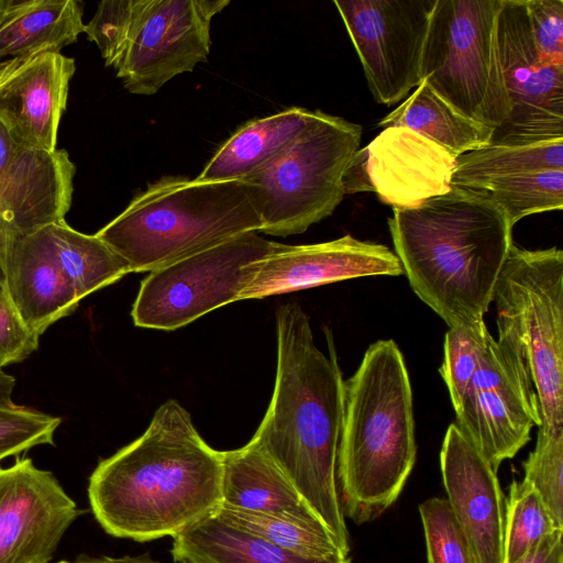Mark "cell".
Wrapping results in <instances>:
<instances>
[{"mask_svg":"<svg viewBox=\"0 0 563 563\" xmlns=\"http://www.w3.org/2000/svg\"><path fill=\"white\" fill-rule=\"evenodd\" d=\"M222 454L176 400L155 411L147 429L89 477L95 518L108 533L139 542L176 537L219 511Z\"/></svg>","mask_w":563,"mask_h":563,"instance_id":"obj_1","label":"cell"},{"mask_svg":"<svg viewBox=\"0 0 563 563\" xmlns=\"http://www.w3.org/2000/svg\"><path fill=\"white\" fill-rule=\"evenodd\" d=\"M277 366L273 396L251 445L288 477L350 554L336 481L344 380L332 338L329 354L316 344L310 319L296 302L276 312Z\"/></svg>","mask_w":563,"mask_h":563,"instance_id":"obj_2","label":"cell"},{"mask_svg":"<svg viewBox=\"0 0 563 563\" xmlns=\"http://www.w3.org/2000/svg\"><path fill=\"white\" fill-rule=\"evenodd\" d=\"M388 227L415 294L448 324L479 340L484 316L514 244L505 213L482 190L451 187L412 208H393Z\"/></svg>","mask_w":563,"mask_h":563,"instance_id":"obj_3","label":"cell"},{"mask_svg":"<svg viewBox=\"0 0 563 563\" xmlns=\"http://www.w3.org/2000/svg\"><path fill=\"white\" fill-rule=\"evenodd\" d=\"M412 390L394 340L366 350L344 382L336 481L344 516L362 525L400 495L416 462Z\"/></svg>","mask_w":563,"mask_h":563,"instance_id":"obj_4","label":"cell"},{"mask_svg":"<svg viewBox=\"0 0 563 563\" xmlns=\"http://www.w3.org/2000/svg\"><path fill=\"white\" fill-rule=\"evenodd\" d=\"M261 229L252 185L167 176L137 194L96 235L124 260L131 273H151Z\"/></svg>","mask_w":563,"mask_h":563,"instance_id":"obj_5","label":"cell"},{"mask_svg":"<svg viewBox=\"0 0 563 563\" xmlns=\"http://www.w3.org/2000/svg\"><path fill=\"white\" fill-rule=\"evenodd\" d=\"M229 0H103L84 33L134 95L156 93L210 52L211 20Z\"/></svg>","mask_w":563,"mask_h":563,"instance_id":"obj_6","label":"cell"},{"mask_svg":"<svg viewBox=\"0 0 563 563\" xmlns=\"http://www.w3.org/2000/svg\"><path fill=\"white\" fill-rule=\"evenodd\" d=\"M493 301L498 336L528 363L541 415L538 428H563V251L512 244Z\"/></svg>","mask_w":563,"mask_h":563,"instance_id":"obj_7","label":"cell"},{"mask_svg":"<svg viewBox=\"0 0 563 563\" xmlns=\"http://www.w3.org/2000/svg\"><path fill=\"white\" fill-rule=\"evenodd\" d=\"M361 137V125L317 110L297 139L243 178L256 189L260 232L299 234L332 214L345 195L343 176Z\"/></svg>","mask_w":563,"mask_h":563,"instance_id":"obj_8","label":"cell"},{"mask_svg":"<svg viewBox=\"0 0 563 563\" xmlns=\"http://www.w3.org/2000/svg\"><path fill=\"white\" fill-rule=\"evenodd\" d=\"M501 0H437L422 80L463 115L499 129L509 115L497 43Z\"/></svg>","mask_w":563,"mask_h":563,"instance_id":"obj_9","label":"cell"},{"mask_svg":"<svg viewBox=\"0 0 563 563\" xmlns=\"http://www.w3.org/2000/svg\"><path fill=\"white\" fill-rule=\"evenodd\" d=\"M276 244L249 232L151 272L132 307L134 324L172 331L241 300Z\"/></svg>","mask_w":563,"mask_h":563,"instance_id":"obj_10","label":"cell"},{"mask_svg":"<svg viewBox=\"0 0 563 563\" xmlns=\"http://www.w3.org/2000/svg\"><path fill=\"white\" fill-rule=\"evenodd\" d=\"M455 417L496 472L530 441L541 415L528 363L515 344L488 335Z\"/></svg>","mask_w":563,"mask_h":563,"instance_id":"obj_11","label":"cell"},{"mask_svg":"<svg viewBox=\"0 0 563 563\" xmlns=\"http://www.w3.org/2000/svg\"><path fill=\"white\" fill-rule=\"evenodd\" d=\"M497 43L509 115L494 131L490 144L563 140V65L550 62L538 48L525 0H501Z\"/></svg>","mask_w":563,"mask_h":563,"instance_id":"obj_12","label":"cell"},{"mask_svg":"<svg viewBox=\"0 0 563 563\" xmlns=\"http://www.w3.org/2000/svg\"><path fill=\"white\" fill-rule=\"evenodd\" d=\"M333 3L378 103L402 100L422 81V58L437 0H350Z\"/></svg>","mask_w":563,"mask_h":563,"instance_id":"obj_13","label":"cell"},{"mask_svg":"<svg viewBox=\"0 0 563 563\" xmlns=\"http://www.w3.org/2000/svg\"><path fill=\"white\" fill-rule=\"evenodd\" d=\"M79 514L53 473L31 459L0 468V563H48Z\"/></svg>","mask_w":563,"mask_h":563,"instance_id":"obj_14","label":"cell"},{"mask_svg":"<svg viewBox=\"0 0 563 563\" xmlns=\"http://www.w3.org/2000/svg\"><path fill=\"white\" fill-rule=\"evenodd\" d=\"M75 173L67 151L23 146L0 124V278L12 240L65 220Z\"/></svg>","mask_w":563,"mask_h":563,"instance_id":"obj_15","label":"cell"},{"mask_svg":"<svg viewBox=\"0 0 563 563\" xmlns=\"http://www.w3.org/2000/svg\"><path fill=\"white\" fill-rule=\"evenodd\" d=\"M404 274L397 255L387 246L342 238L305 245L277 243L257 263V271L241 300L322 286L345 279Z\"/></svg>","mask_w":563,"mask_h":563,"instance_id":"obj_16","label":"cell"},{"mask_svg":"<svg viewBox=\"0 0 563 563\" xmlns=\"http://www.w3.org/2000/svg\"><path fill=\"white\" fill-rule=\"evenodd\" d=\"M76 65L62 53H41L0 62V124L19 144L56 150Z\"/></svg>","mask_w":563,"mask_h":563,"instance_id":"obj_17","label":"cell"},{"mask_svg":"<svg viewBox=\"0 0 563 563\" xmlns=\"http://www.w3.org/2000/svg\"><path fill=\"white\" fill-rule=\"evenodd\" d=\"M440 465L448 504L472 550L475 563H505V504L496 471L453 422Z\"/></svg>","mask_w":563,"mask_h":563,"instance_id":"obj_18","label":"cell"},{"mask_svg":"<svg viewBox=\"0 0 563 563\" xmlns=\"http://www.w3.org/2000/svg\"><path fill=\"white\" fill-rule=\"evenodd\" d=\"M365 147L371 191L393 208L416 207L452 187L456 158L407 128H385Z\"/></svg>","mask_w":563,"mask_h":563,"instance_id":"obj_19","label":"cell"},{"mask_svg":"<svg viewBox=\"0 0 563 563\" xmlns=\"http://www.w3.org/2000/svg\"><path fill=\"white\" fill-rule=\"evenodd\" d=\"M3 280L25 324L38 336L78 306L44 227L12 240L3 261Z\"/></svg>","mask_w":563,"mask_h":563,"instance_id":"obj_20","label":"cell"},{"mask_svg":"<svg viewBox=\"0 0 563 563\" xmlns=\"http://www.w3.org/2000/svg\"><path fill=\"white\" fill-rule=\"evenodd\" d=\"M221 454L222 507L328 530L288 477L258 449L246 443L240 449L221 451Z\"/></svg>","mask_w":563,"mask_h":563,"instance_id":"obj_21","label":"cell"},{"mask_svg":"<svg viewBox=\"0 0 563 563\" xmlns=\"http://www.w3.org/2000/svg\"><path fill=\"white\" fill-rule=\"evenodd\" d=\"M82 14L76 0H0V62L60 53L84 33Z\"/></svg>","mask_w":563,"mask_h":563,"instance_id":"obj_22","label":"cell"},{"mask_svg":"<svg viewBox=\"0 0 563 563\" xmlns=\"http://www.w3.org/2000/svg\"><path fill=\"white\" fill-rule=\"evenodd\" d=\"M316 113L317 110L291 107L246 122L219 147L196 179L242 180L297 139Z\"/></svg>","mask_w":563,"mask_h":563,"instance_id":"obj_23","label":"cell"},{"mask_svg":"<svg viewBox=\"0 0 563 563\" xmlns=\"http://www.w3.org/2000/svg\"><path fill=\"white\" fill-rule=\"evenodd\" d=\"M378 125L407 128L438 144L454 158L489 145L495 131L463 115L423 80Z\"/></svg>","mask_w":563,"mask_h":563,"instance_id":"obj_24","label":"cell"},{"mask_svg":"<svg viewBox=\"0 0 563 563\" xmlns=\"http://www.w3.org/2000/svg\"><path fill=\"white\" fill-rule=\"evenodd\" d=\"M44 230L79 299L131 273L124 260L96 234L76 231L65 220L49 223Z\"/></svg>","mask_w":563,"mask_h":563,"instance_id":"obj_25","label":"cell"},{"mask_svg":"<svg viewBox=\"0 0 563 563\" xmlns=\"http://www.w3.org/2000/svg\"><path fill=\"white\" fill-rule=\"evenodd\" d=\"M563 169V140L526 145L489 144L459 156L452 185L477 189L494 179L518 174Z\"/></svg>","mask_w":563,"mask_h":563,"instance_id":"obj_26","label":"cell"},{"mask_svg":"<svg viewBox=\"0 0 563 563\" xmlns=\"http://www.w3.org/2000/svg\"><path fill=\"white\" fill-rule=\"evenodd\" d=\"M220 563H351V559L317 561L284 550L225 522L216 512L174 537Z\"/></svg>","mask_w":563,"mask_h":563,"instance_id":"obj_27","label":"cell"},{"mask_svg":"<svg viewBox=\"0 0 563 563\" xmlns=\"http://www.w3.org/2000/svg\"><path fill=\"white\" fill-rule=\"evenodd\" d=\"M217 514L225 522L307 559L338 561L350 558L340 549L332 534L325 529H317L265 514L222 506Z\"/></svg>","mask_w":563,"mask_h":563,"instance_id":"obj_28","label":"cell"},{"mask_svg":"<svg viewBox=\"0 0 563 563\" xmlns=\"http://www.w3.org/2000/svg\"><path fill=\"white\" fill-rule=\"evenodd\" d=\"M485 192L511 227L527 216L563 209V169H542L494 179Z\"/></svg>","mask_w":563,"mask_h":563,"instance_id":"obj_29","label":"cell"},{"mask_svg":"<svg viewBox=\"0 0 563 563\" xmlns=\"http://www.w3.org/2000/svg\"><path fill=\"white\" fill-rule=\"evenodd\" d=\"M563 530L529 483L514 479L505 504V563H516L545 536Z\"/></svg>","mask_w":563,"mask_h":563,"instance_id":"obj_30","label":"cell"},{"mask_svg":"<svg viewBox=\"0 0 563 563\" xmlns=\"http://www.w3.org/2000/svg\"><path fill=\"white\" fill-rule=\"evenodd\" d=\"M525 476L563 528V428H538L534 449L522 463Z\"/></svg>","mask_w":563,"mask_h":563,"instance_id":"obj_31","label":"cell"},{"mask_svg":"<svg viewBox=\"0 0 563 563\" xmlns=\"http://www.w3.org/2000/svg\"><path fill=\"white\" fill-rule=\"evenodd\" d=\"M428 563H475L470 544L446 499L420 504Z\"/></svg>","mask_w":563,"mask_h":563,"instance_id":"obj_32","label":"cell"},{"mask_svg":"<svg viewBox=\"0 0 563 563\" xmlns=\"http://www.w3.org/2000/svg\"><path fill=\"white\" fill-rule=\"evenodd\" d=\"M60 422L58 417L0 399V462L37 445L54 444Z\"/></svg>","mask_w":563,"mask_h":563,"instance_id":"obj_33","label":"cell"},{"mask_svg":"<svg viewBox=\"0 0 563 563\" xmlns=\"http://www.w3.org/2000/svg\"><path fill=\"white\" fill-rule=\"evenodd\" d=\"M486 340H479L461 329H449L445 333L443 362L439 372L446 385L454 410L460 406L476 371Z\"/></svg>","mask_w":563,"mask_h":563,"instance_id":"obj_34","label":"cell"},{"mask_svg":"<svg viewBox=\"0 0 563 563\" xmlns=\"http://www.w3.org/2000/svg\"><path fill=\"white\" fill-rule=\"evenodd\" d=\"M38 339L21 318L0 278V368L29 357L37 349Z\"/></svg>","mask_w":563,"mask_h":563,"instance_id":"obj_35","label":"cell"},{"mask_svg":"<svg viewBox=\"0 0 563 563\" xmlns=\"http://www.w3.org/2000/svg\"><path fill=\"white\" fill-rule=\"evenodd\" d=\"M534 42L550 62L563 65V1L525 0Z\"/></svg>","mask_w":563,"mask_h":563,"instance_id":"obj_36","label":"cell"},{"mask_svg":"<svg viewBox=\"0 0 563 563\" xmlns=\"http://www.w3.org/2000/svg\"><path fill=\"white\" fill-rule=\"evenodd\" d=\"M563 530L545 536L516 563H563Z\"/></svg>","mask_w":563,"mask_h":563,"instance_id":"obj_37","label":"cell"},{"mask_svg":"<svg viewBox=\"0 0 563 563\" xmlns=\"http://www.w3.org/2000/svg\"><path fill=\"white\" fill-rule=\"evenodd\" d=\"M344 194L371 191L366 172V147L357 150L343 176Z\"/></svg>","mask_w":563,"mask_h":563,"instance_id":"obj_38","label":"cell"},{"mask_svg":"<svg viewBox=\"0 0 563 563\" xmlns=\"http://www.w3.org/2000/svg\"><path fill=\"white\" fill-rule=\"evenodd\" d=\"M71 563H163L157 560L152 559L148 553H143L140 555H123V556H91L87 554H81L76 558V560Z\"/></svg>","mask_w":563,"mask_h":563,"instance_id":"obj_39","label":"cell"},{"mask_svg":"<svg viewBox=\"0 0 563 563\" xmlns=\"http://www.w3.org/2000/svg\"><path fill=\"white\" fill-rule=\"evenodd\" d=\"M172 554L177 563H220L209 555L188 548L176 540L173 542Z\"/></svg>","mask_w":563,"mask_h":563,"instance_id":"obj_40","label":"cell"},{"mask_svg":"<svg viewBox=\"0 0 563 563\" xmlns=\"http://www.w3.org/2000/svg\"><path fill=\"white\" fill-rule=\"evenodd\" d=\"M15 378L0 368V399H11Z\"/></svg>","mask_w":563,"mask_h":563,"instance_id":"obj_41","label":"cell"},{"mask_svg":"<svg viewBox=\"0 0 563 563\" xmlns=\"http://www.w3.org/2000/svg\"><path fill=\"white\" fill-rule=\"evenodd\" d=\"M58 563H70V562H67V561H60V562H58Z\"/></svg>","mask_w":563,"mask_h":563,"instance_id":"obj_42","label":"cell"}]
</instances>
